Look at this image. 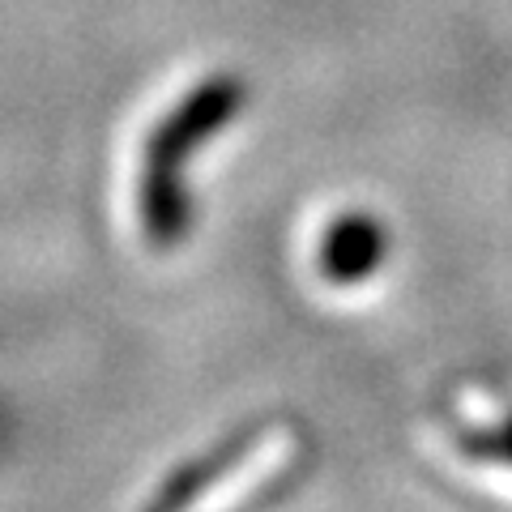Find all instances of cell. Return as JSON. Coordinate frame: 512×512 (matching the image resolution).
I'll use <instances>...</instances> for the list:
<instances>
[{
	"instance_id": "4",
	"label": "cell",
	"mask_w": 512,
	"mask_h": 512,
	"mask_svg": "<svg viewBox=\"0 0 512 512\" xmlns=\"http://www.w3.org/2000/svg\"><path fill=\"white\" fill-rule=\"evenodd\" d=\"M461 453L478 457V461H500V466H512V414L500 427H474L457 436Z\"/></svg>"
},
{
	"instance_id": "3",
	"label": "cell",
	"mask_w": 512,
	"mask_h": 512,
	"mask_svg": "<svg viewBox=\"0 0 512 512\" xmlns=\"http://www.w3.org/2000/svg\"><path fill=\"white\" fill-rule=\"evenodd\" d=\"M256 431L261 427H244V431H235V436H227L210 457H197L192 466H184L180 474H171L167 478V487L154 495V504L158 508H180V504H192L197 495L210 487V483H218L222 474H227L235 461H244L248 457V448H252V440H256Z\"/></svg>"
},
{
	"instance_id": "2",
	"label": "cell",
	"mask_w": 512,
	"mask_h": 512,
	"mask_svg": "<svg viewBox=\"0 0 512 512\" xmlns=\"http://www.w3.org/2000/svg\"><path fill=\"white\" fill-rule=\"evenodd\" d=\"M389 256V231L372 214H342L320 239V274L333 286H359Z\"/></svg>"
},
{
	"instance_id": "1",
	"label": "cell",
	"mask_w": 512,
	"mask_h": 512,
	"mask_svg": "<svg viewBox=\"0 0 512 512\" xmlns=\"http://www.w3.org/2000/svg\"><path fill=\"white\" fill-rule=\"evenodd\" d=\"M244 107V82L218 73L210 82L192 86L171 116L158 120L146 141V175H141V227H146L150 248L167 252L188 235V188L184 163L188 154L205 146L235 111Z\"/></svg>"
}]
</instances>
